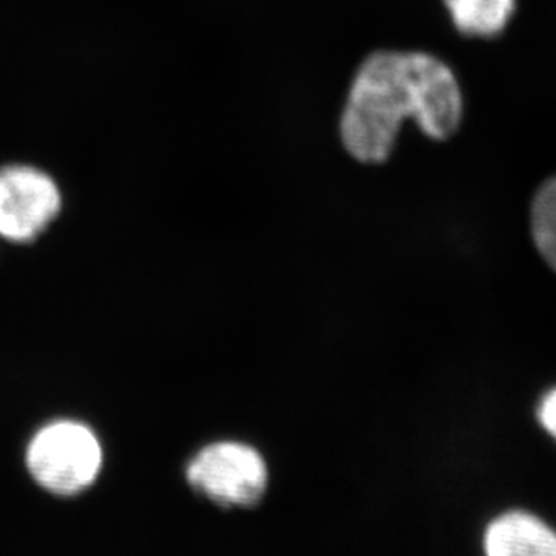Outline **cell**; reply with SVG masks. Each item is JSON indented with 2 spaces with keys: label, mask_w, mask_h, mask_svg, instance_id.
Segmentation results:
<instances>
[{
  "label": "cell",
  "mask_w": 556,
  "mask_h": 556,
  "mask_svg": "<svg viewBox=\"0 0 556 556\" xmlns=\"http://www.w3.org/2000/svg\"><path fill=\"white\" fill-rule=\"evenodd\" d=\"M454 71L422 51L380 49L354 73L340 114V141L353 160L381 165L391 157L407 119L428 138L448 139L463 119Z\"/></svg>",
  "instance_id": "obj_1"
},
{
  "label": "cell",
  "mask_w": 556,
  "mask_h": 556,
  "mask_svg": "<svg viewBox=\"0 0 556 556\" xmlns=\"http://www.w3.org/2000/svg\"><path fill=\"white\" fill-rule=\"evenodd\" d=\"M33 479L48 492L73 495L97 479L102 448L94 433L75 421H54L33 435L26 450Z\"/></svg>",
  "instance_id": "obj_2"
},
{
  "label": "cell",
  "mask_w": 556,
  "mask_h": 556,
  "mask_svg": "<svg viewBox=\"0 0 556 556\" xmlns=\"http://www.w3.org/2000/svg\"><path fill=\"white\" fill-rule=\"evenodd\" d=\"M62 212V190L48 172L13 165L0 170V237L26 244Z\"/></svg>",
  "instance_id": "obj_3"
},
{
  "label": "cell",
  "mask_w": 556,
  "mask_h": 556,
  "mask_svg": "<svg viewBox=\"0 0 556 556\" xmlns=\"http://www.w3.org/2000/svg\"><path fill=\"white\" fill-rule=\"evenodd\" d=\"M188 482L223 506H252L263 497L268 471L263 457L247 444L217 443L193 457Z\"/></svg>",
  "instance_id": "obj_4"
},
{
  "label": "cell",
  "mask_w": 556,
  "mask_h": 556,
  "mask_svg": "<svg viewBox=\"0 0 556 556\" xmlns=\"http://www.w3.org/2000/svg\"><path fill=\"white\" fill-rule=\"evenodd\" d=\"M484 556H556V531L536 515L506 511L488 525Z\"/></svg>",
  "instance_id": "obj_5"
},
{
  "label": "cell",
  "mask_w": 556,
  "mask_h": 556,
  "mask_svg": "<svg viewBox=\"0 0 556 556\" xmlns=\"http://www.w3.org/2000/svg\"><path fill=\"white\" fill-rule=\"evenodd\" d=\"M454 26L466 37H495L508 26L515 0H444Z\"/></svg>",
  "instance_id": "obj_6"
},
{
  "label": "cell",
  "mask_w": 556,
  "mask_h": 556,
  "mask_svg": "<svg viewBox=\"0 0 556 556\" xmlns=\"http://www.w3.org/2000/svg\"><path fill=\"white\" fill-rule=\"evenodd\" d=\"M530 220L536 250L556 274V176L536 190Z\"/></svg>",
  "instance_id": "obj_7"
},
{
  "label": "cell",
  "mask_w": 556,
  "mask_h": 556,
  "mask_svg": "<svg viewBox=\"0 0 556 556\" xmlns=\"http://www.w3.org/2000/svg\"><path fill=\"white\" fill-rule=\"evenodd\" d=\"M536 417H539L541 427L556 441V387L541 397Z\"/></svg>",
  "instance_id": "obj_8"
}]
</instances>
